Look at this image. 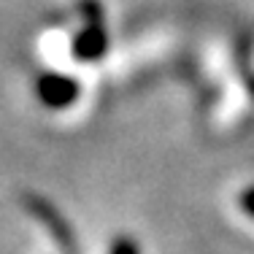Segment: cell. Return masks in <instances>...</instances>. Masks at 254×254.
<instances>
[{
  "mask_svg": "<svg viewBox=\"0 0 254 254\" xmlns=\"http://www.w3.org/2000/svg\"><path fill=\"white\" fill-rule=\"evenodd\" d=\"M38 98L49 108H65L78 98V84L68 76L46 73V76H41V81H38Z\"/></svg>",
  "mask_w": 254,
  "mask_h": 254,
  "instance_id": "cell-3",
  "label": "cell"
},
{
  "mask_svg": "<svg viewBox=\"0 0 254 254\" xmlns=\"http://www.w3.org/2000/svg\"><path fill=\"white\" fill-rule=\"evenodd\" d=\"M25 203H27V208L33 211L35 216H38L41 225H44V227L54 235V241H57V244L63 246V249L68 252V254H76V244L70 241V230H68V225H65L63 216L57 214V208H52V205L46 203V200H41V197H35V195L27 197Z\"/></svg>",
  "mask_w": 254,
  "mask_h": 254,
  "instance_id": "cell-2",
  "label": "cell"
},
{
  "mask_svg": "<svg viewBox=\"0 0 254 254\" xmlns=\"http://www.w3.org/2000/svg\"><path fill=\"white\" fill-rule=\"evenodd\" d=\"M111 254H141V249L135 246V241H130V238H119V241H114Z\"/></svg>",
  "mask_w": 254,
  "mask_h": 254,
  "instance_id": "cell-4",
  "label": "cell"
},
{
  "mask_svg": "<svg viewBox=\"0 0 254 254\" xmlns=\"http://www.w3.org/2000/svg\"><path fill=\"white\" fill-rule=\"evenodd\" d=\"M84 8L89 11V19H87V27L76 35L73 41V54L78 60H98L106 54V46H108V35H106V27H103V19H100V8L95 5L92 11V3H87Z\"/></svg>",
  "mask_w": 254,
  "mask_h": 254,
  "instance_id": "cell-1",
  "label": "cell"
},
{
  "mask_svg": "<svg viewBox=\"0 0 254 254\" xmlns=\"http://www.w3.org/2000/svg\"><path fill=\"white\" fill-rule=\"evenodd\" d=\"M241 205H244V208L254 216V187H252V190H246L244 195H241Z\"/></svg>",
  "mask_w": 254,
  "mask_h": 254,
  "instance_id": "cell-5",
  "label": "cell"
}]
</instances>
